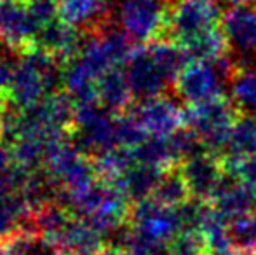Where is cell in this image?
Segmentation results:
<instances>
[{"label": "cell", "mask_w": 256, "mask_h": 255, "mask_svg": "<svg viewBox=\"0 0 256 255\" xmlns=\"http://www.w3.org/2000/svg\"><path fill=\"white\" fill-rule=\"evenodd\" d=\"M232 98L218 96L185 109V126L196 135L200 145L212 154L223 156L228 147L230 133L240 117Z\"/></svg>", "instance_id": "cell-1"}, {"label": "cell", "mask_w": 256, "mask_h": 255, "mask_svg": "<svg viewBox=\"0 0 256 255\" xmlns=\"http://www.w3.org/2000/svg\"><path fill=\"white\" fill-rule=\"evenodd\" d=\"M222 0H169V39L182 48L212 30L222 28Z\"/></svg>", "instance_id": "cell-2"}, {"label": "cell", "mask_w": 256, "mask_h": 255, "mask_svg": "<svg viewBox=\"0 0 256 255\" xmlns=\"http://www.w3.org/2000/svg\"><path fill=\"white\" fill-rule=\"evenodd\" d=\"M236 67V58L222 60V62H199L192 60L180 72L174 81V93L180 100L188 105L202 103L208 100L218 98L228 84L230 74Z\"/></svg>", "instance_id": "cell-3"}, {"label": "cell", "mask_w": 256, "mask_h": 255, "mask_svg": "<svg viewBox=\"0 0 256 255\" xmlns=\"http://www.w3.org/2000/svg\"><path fill=\"white\" fill-rule=\"evenodd\" d=\"M178 168L188 185L190 194L209 203L226 178L222 156L206 149H200L199 152L188 156Z\"/></svg>", "instance_id": "cell-4"}, {"label": "cell", "mask_w": 256, "mask_h": 255, "mask_svg": "<svg viewBox=\"0 0 256 255\" xmlns=\"http://www.w3.org/2000/svg\"><path fill=\"white\" fill-rule=\"evenodd\" d=\"M132 231L155 243H171L182 232L176 208L164 206L158 201L142 199L132 210Z\"/></svg>", "instance_id": "cell-5"}, {"label": "cell", "mask_w": 256, "mask_h": 255, "mask_svg": "<svg viewBox=\"0 0 256 255\" xmlns=\"http://www.w3.org/2000/svg\"><path fill=\"white\" fill-rule=\"evenodd\" d=\"M222 28L236 62H256V7L230 6Z\"/></svg>", "instance_id": "cell-6"}, {"label": "cell", "mask_w": 256, "mask_h": 255, "mask_svg": "<svg viewBox=\"0 0 256 255\" xmlns=\"http://www.w3.org/2000/svg\"><path fill=\"white\" fill-rule=\"evenodd\" d=\"M169 0H126L122 23L136 39H158L168 28Z\"/></svg>", "instance_id": "cell-7"}, {"label": "cell", "mask_w": 256, "mask_h": 255, "mask_svg": "<svg viewBox=\"0 0 256 255\" xmlns=\"http://www.w3.org/2000/svg\"><path fill=\"white\" fill-rule=\"evenodd\" d=\"M138 123L154 136H171L185 126V109L169 96H154L138 112Z\"/></svg>", "instance_id": "cell-8"}, {"label": "cell", "mask_w": 256, "mask_h": 255, "mask_svg": "<svg viewBox=\"0 0 256 255\" xmlns=\"http://www.w3.org/2000/svg\"><path fill=\"white\" fill-rule=\"evenodd\" d=\"M211 204L223 217L234 220L240 215L256 211V189L239 178L226 175L225 182L211 199Z\"/></svg>", "instance_id": "cell-9"}, {"label": "cell", "mask_w": 256, "mask_h": 255, "mask_svg": "<svg viewBox=\"0 0 256 255\" xmlns=\"http://www.w3.org/2000/svg\"><path fill=\"white\" fill-rule=\"evenodd\" d=\"M228 86L237 109L256 116V62H236Z\"/></svg>", "instance_id": "cell-10"}, {"label": "cell", "mask_w": 256, "mask_h": 255, "mask_svg": "<svg viewBox=\"0 0 256 255\" xmlns=\"http://www.w3.org/2000/svg\"><path fill=\"white\" fill-rule=\"evenodd\" d=\"M166 171L168 170L138 163V166L129 170L128 177H126V180H124V187H126L128 196L134 197V199H140V201L150 197Z\"/></svg>", "instance_id": "cell-11"}, {"label": "cell", "mask_w": 256, "mask_h": 255, "mask_svg": "<svg viewBox=\"0 0 256 255\" xmlns=\"http://www.w3.org/2000/svg\"><path fill=\"white\" fill-rule=\"evenodd\" d=\"M223 156H256V116L246 114L237 119Z\"/></svg>", "instance_id": "cell-12"}, {"label": "cell", "mask_w": 256, "mask_h": 255, "mask_svg": "<svg viewBox=\"0 0 256 255\" xmlns=\"http://www.w3.org/2000/svg\"><path fill=\"white\" fill-rule=\"evenodd\" d=\"M192 196L188 191V185H186L185 178H183L180 168H171L162 175L160 182L157 184L152 197L155 201H158L164 206L176 208L178 204H182L183 201H186Z\"/></svg>", "instance_id": "cell-13"}, {"label": "cell", "mask_w": 256, "mask_h": 255, "mask_svg": "<svg viewBox=\"0 0 256 255\" xmlns=\"http://www.w3.org/2000/svg\"><path fill=\"white\" fill-rule=\"evenodd\" d=\"M209 211H211V203L194 196H190L186 201L178 204L176 206V215H178L182 232L200 234Z\"/></svg>", "instance_id": "cell-14"}, {"label": "cell", "mask_w": 256, "mask_h": 255, "mask_svg": "<svg viewBox=\"0 0 256 255\" xmlns=\"http://www.w3.org/2000/svg\"><path fill=\"white\" fill-rule=\"evenodd\" d=\"M230 239L232 246L242 255L256 252V211L240 215L230 220Z\"/></svg>", "instance_id": "cell-15"}, {"label": "cell", "mask_w": 256, "mask_h": 255, "mask_svg": "<svg viewBox=\"0 0 256 255\" xmlns=\"http://www.w3.org/2000/svg\"><path fill=\"white\" fill-rule=\"evenodd\" d=\"M222 159L228 177L239 178L256 189V156H222Z\"/></svg>", "instance_id": "cell-16"}, {"label": "cell", "mask_w": 256, "mask_h": 255, "mask_svg": "<svg viewBox=\"0 0 256 255\" xmlns=\"http://www.w3.org/2000/svg\"><path fill=\"white\" fill-rule=\"evenodd\" d=\"M171 255H209L202 234H190V232H180L171 243Z\"/></svg>", "instance_id": "cell-17"}, {"label": "cell", "mask_w": 256, "mask_h": 255, "mask_svg": "<svg viewBox=\"0 0 256 255\" xmlns=\"http://www.w3.org/2000/svg\"><path fill=\"white\" fill-rule=\"evenodd\" d=\"M222 2H226L228 6H250L253 0H222Z\"/></svg>", "instance_id": "cell-18"}, {"label": "cell", "mask_w": 256, "mask_h": 255, "mask_svg": "<svg viewBox=\"0 0 256 255\" xmlns=\"http://www.w3.org/2000/svg\"><path fill=\"white\" fill-rule=\"evenodd\" d=\"M102 255H131V253H128L126 250H122V248H110V250H106V252H103Z\"/></svg>", "instance_id": "cell-19"}, {"label": "cell", "mask_w": 256, "mask_h": 255, "mask_svg": "<svg viewBox=\"0 0 256 255\" xmlns=\"http://www.w3.org/2000/svg\"><path fill=\"white\" fill-rule=\"evenodd\" d=\"M209 255H242L240 252H237L236 248H230V250H223V252H212Z\"/></svg>", "instance_id": "cell-20"}, {"label": "cell", "mask_w": 256, "mask_h": 255, "mask_svg": "<svg viewBox=\"0 0 256 255\" xmlns=\"http://www.w3.org/2000/svg\"><path fill=\"white\" fill-rule=\"evenodd\" d=\"M250 255H256V252H253V253H250Z\"/></svg>", "instance_id": "cell-21"}, {"label": "cell", "mask_w": 256, "mask_h": 255, "mask_svg": "<svg viewBox=\"0 0 256 255\" xmlns=\"http://www.w3.org/2000/svg\"><path fill=\"white\" fill-rule=\"evenodd\" d=\"M82 255H88V253H82Z\"/></svg>", "instance_id": "cell-22"}]
</instances>
